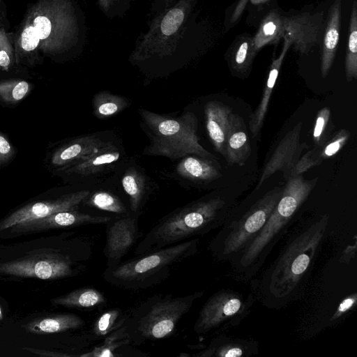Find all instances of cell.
Listing matches in <instances>:
<instances>
[{
    "instance_id": "6da1fadb",
    "label": "cell",
    "mask_w": 357,
    "mask_h": 357,
    "mask_svg": "<svg viewBox=\"0 0 357 357\" xmlns=\"http://www.w3.org/2000/svg\"><path fill=\"white\" fill-rule=\"evenodd\" d=\"M198 0H178L153 16L146 31L136 38L128 61L146 82L184 68L196 53L198 28L195 8Z\"/></svg>"
},
{
    "instance_id": "7a4b0ae2",
    "label": "cell",
    "mask_w": 357,
    "mask_h": 357,
    "mask_svg": "<svg viewBox=\"0 0 357 357\" xmlns=\"http://www.w3.org/2000/svg\"><path fill=\"white\" fill-rule=\"evenodd\" d=\"M328 224L324 214L294 228L277 257L259 278L251 280L255 300L280 309L303 296Z\"/></svg>"
},
{
    "instance_id": "3957f363",
    "label": "cell",
    "mask_w": 357,
    "mask_h": 357,
    "mask_svg": "<svg viewBox=\"0 0 357 357\" xmlns=\"http://www.w3.org/2000/svg\"><path fill=\"white\" fill-rule=\"evenodd\" d=\"M222 196L204 197L177 208L160 218L137 245L134 255H143L220 228L231 211Z\"/></svg>"
},
{
    "instance_id": "277c9868",
    "label": "cell",
    "mask_w": 357,
    "mask_h": 357,
    "mask_svg": "<svg viewBox=\"0 0 357 357\" xmlns=\"http://www.w3.org/2000/svg\"><path fill=\"white\" fill-rule=\"evenodd\" d=\"M317 181L318 178L305 180L302 176L287 180L261 231L244 251L229 263L230 273L234 280L249 281L257 275L277 243L286 234L291 220Z\"/></svg>"
},
{
    "instance_id": "5b68a950",
    "label": "cell",
    "mask_w": 357,
    "mask_h": 357,
    "mask_svg": "<svg viewBox=\"0 0 357 357\" xmlns=\"http://www.w3.org/2000/svg\"><path fill=\"white\" fill-rule=\"evenodd\" d=\"M282 189L273 188L248 205L231 210L207 247L215 261L229 264L244 251L264 227Z\"/></svg>"
},
{
    "instance_id": "8992f818",
    "label": "cell",
    "mask_w": 357,
    "mask_h": 357,
    "mask_svg": "<svg viewBox=\"0 0 357 357\" xmlns=\"http://www.w3.org/2000/svg\"><path fill=\"white\" fill-rule=\"evenodd\" d=\"M199 241L192 238L155 251L135 256L107 267L102 278L107 282L126 289H143L166 280L178 264L196 255Z\"/></svg>"
},
{
    "instance_id": "52a82bcc",
    "label": "cell",
    "mask_w": 357,
    "mask_h": 357,
    "mask_svg": "<svg viewBox=\"0 0 357 357\" xmlns=\"http://www.w3.org/2000/svg\"><path fill=\"white\" fill-rule=\"evenodd\" d=\"M203 295V291L179 296L160 294L144 301L127 314L122 325L128 343L140 345L170 337L181 318Z\"/></svg>"
},
{
    "instance_id": "ba28073f",
    "label": "cell",
    "mask_w": 357,
    "mask_h": 357,
    "mask_svg": "<svg viewBox=\"0 0 357 357\" xmlns=\"http://www.w3.org/2000/svg\"><path fill=\"white\" fill-rule=\"evenodd\" d=\"M139 114L141 127L150 140L143 154L164 156L171 160L188 155L216 159L199 144L198 119L193 112L170 116L139 108Z\"/></svg>"
},
{
    "instance_id": "9c48e42d",
    "label": "cell",
    "mask_w": 357,
    "mask_h": 357,
    "mask_svg": "<svg viewBox=\"0 0 357 357\" xmlns=\"http://www.w3.org/2000/svg\"><path fill=\"white\" fill-rule=\"evenodd\" d=\"M25 20L40 40L39 50L45 53H63L80 41L81 24L70 0H40Z\"/></svg>"
},
{
    "instance_id": "30bf717a",
    "label": "cell",
    "mask_w": 357,
    "mask_h": 357,
    "mask_svg": "<svg viewBox=\"0 0 357 357\" xmlns=\"http://www.w3.org/2000/svg\"><path fill=\"white\" fill-rule=\"evenodd\" d=\"M255 301L252 292L243 294L231 289H220L203 305L194 331L204 335L236 327L250 314Z\"/></svg>"
},
{
    "instance_id": "8fae6325",
    "label": "cell",
    "mask_w": 357,
    "mask_h": 357,
    "mask_svg": "<svg viewBox=\"0 0 357 357\" xmlns=\"http://www.w3.org/2000/svg\"><path fill=\"white\" fill-rule=\"evenodd\" d=\"M92 255L75 256L63 252H51L26 257L0 264V272L13 275L33 277L43 280L75 275L84 271L83 264Z\"/></svg>"
},
{
    "instance_id": "7c38bea8",
    "label": "cell",
    "mask_w": 357,
    "mask_h": 357,
    "mask_svg": "<svg viewBox=\"0 0 357 357\" xmlns=\"http://www.w3.org/2000/svg\"><path fill=\"white\" fill-rule=\"evenodd\" d=\"M141 213L114 216L106 223V242L103 254L107 267L120 262L139 237V217Z\"/></svg>"
},
{
    "instance_id": "4fadbf2b",
    "label": "cell",
    "mask_w": 357,
    "mask_h": 357,
    "mask_svg": "<svg viewBox=\"0 0 357 357\" xmlns=\"http://www.w3.org/2000/svg\"><path fill=\"white\" fill-rule=\"evenodd\" d=\"M110 142L98 133L73 138L53 149L47 156L45 164L50 172L63 173Z\"/></svg>"
},
{
    "instance_id": "5bb4252c",
    "label": "cell",
    "mask_w": 357,
    "mask_h": 357,
    "mask_svg": "<svg viewBox=\"0 0 357 357\" xmlns=\"http://www.w3.org/2000/svg\"><path fill=\"white\" fill-rule=\"evenodd\" d=\"M91 192L82 190L63 195L55 199L42 200L28 204L17 209L0 222V231L24 222L45 218L53 213L77 210Z\"/></svg>"
},
{
    "instance_id": "9a60e30c",
    "label": "cell",
    "mask_w": 357,
    "mask_h": 357,
    "mask_svg": "<svg viewBox=\"0 0 357 357\" xmlns=\"http://www.w3.org/2000/svg\"><path fill=\"white\" fill-rule=\"evenodd\" d=\"M301 130L302 123L298 122L280 141L262 169L257 185V190L276 172L282 171L284 176L287 178L289 171L301 156L303 151L307 147L305 143L300 142Z\"/></svg>"
},
{
    "instance_id": "2e32d148",
    "label": "cell",
    "mask_w": 357,
    "mask_h": 357,
    "mask_svg": "<svg viewBox=\"0 0 357 357\" xmlns=\"http://www.w3.org/2000/svg\"><path fill=\"white\" fill-rule=\"evenodd\" d=\"M283 38L302 54H307L317 43L318 36L323 23V13L284 17Z\"/></svg>"
},
{
    "instance_id": "e0dca14e",
    "label": "cell",
    "mask_w": 357,
    "mask_h": 357,
    "mask_svg": "<svg viewBox=\"0 0 357 357\" xmlns=\"http://www.w3.org/2000/svg\"><path fill=\"white\" fill-rule=\"evenodd\" d=\"M122 148L111 142L102 149L67 169L63 174L80 180H90L114 168L123 159Z\"/></svg>"
},
{
    "instance_id": "ac0fdd59",
    "label": "cell",
    "mask_w": 357,
    "mask_h": 357,
    "mask_svg": "<svg viewBox=\"0 0 357 357\" xmlns=\"http://www.w3.org/2000/svg\"><path fill=\"white\" fill-rule=\"evenodd\" d=\"M114 216L96 215L77 210L60 211L45 218L35 219L15 226L19 230L30 231L63 228L87 225L106 224Z\"/></svg>"
},
{
    "instance_id": "d6986e66",
    "label": "cell",
    "mask_w": 357,
    "mask_h": 357,
    "mask_svg": "<svg viewBox=\"0 0 357 357\" xmlns=\"http://www.w3.org/2000/svg\"><path fill=\"white\" fill-rule=\"evenodd\" d=\"M259 353L258 342L253 339L219 334L198 353L197 357H250Z\"/></svg>"
},
{
    "instance_id": "ffe728a7",
    "label": "cell",
    "mask_w": 357,
    "mask_h": 357,
    "mask_svg": "<svg viewBox=\"0 0 357 357\" xmlns=\"http://www.w3.org/2000/svg\"><path fill=\"white\" fill-rule=\"evenodd\" d=\"M232 109L221 102L212 100L204 106L206 129L215 151L225 157V143Z\"/></svg>"
},
{
    "instance_id": "44dd1931",
    "label": "cell",
    "mask_w": 357,
    "mask_h": 357,
    "mask_svg": "<svg viewBox=\"0 0 357 357\" xmlns=\"http://www.w3.org/2000/svg\"><path fill=\"white\" fill-rule=\"evenodd\" d=\"M250 154V145L243 119L232 112L226 138L225 158L230 165L242 166Z\"/></svg>"
},
{
    "instance_id": "7402d4cb",
    "label": "cell",
    "mask_w": 357,
    "mask_h": 357,
    "mask_svg": "<svg viewBox=\"0 0 357 357\" xmlns=\"http://www.w3.org/2000/svg\"><path fill=\"white\" fill-rule=\"evenodd\" d=\"M342 1L335 0L331 6L322 44L321 72L323 77L329 73L335 60L341 29Z\"/></svg>"
},
{
    "instance_id": "603a6c76",
    "label": "cell",
    "mask_w": 357,
    "mask_h": 357,
    "mask_svg": "<svg viewBox=\"0 0 357 357\" xmlns=\"http://www.w3.org/2000/svg\"><path fill=\"white\" fill-rule=\"evenodd\" d=\"M291 46L288 40L284 38L282 51L278 58L273 60L270 66L267 80L259 105L251 114L249 127L254 138L259 139L264 121L268 111L269 100L271 97L280 68L285 55Z\"/></svg>"
},
{
    "instance_id": "cb8c5ba5",
    "label": "cell",
    "mask_w": 357,
    "mask_h": 357,
    "mask_svg": "<svg viewBox=\"0 0 357 357\" xmlns=\"http://www.w3.org/2000/svg\"><path fill=\"white\" fill-rule=\"evenodd\" d=\"M174 172L179 178L197 183L210 182L222 176L215 160L197 155L181 158Z\"/></svg>"
},
{
    "instance_id": "d4e9b609",
    "label": "cell",
    "mask_w": 357,
    "mask_h": 357,
    "mask_svg": "<svg viewBox=\"0 0 357 357\" xmlns=\"http://www.w3.org/2000/svg\"><path fill=\"white\" fill-rule=\"evenodd\" d=\"M121 185L130 202V211L141 213L149 195L145 175L135 167H129L121 178Z\"/></svg>"
},
{
    "instance_id": "484cf974",
    "label": "cell",
    "mask_w": 357,
    "mask_h": 357,
    "mask_svg": "<svg viewBox=\"0 0 357 357\" xmlns=\"http://www.w3.org/2000/svg\"><path fill=\"white\" fill-rule=\"evenodd\" d=\"M284 20V17L277 10H271L264 18L253 37L257 51L267 45L275 44L283 38Z\"/></svg>"
},
{
    "instance_id": "4316f807",
    "label": "cell",
    "mask_w": 357,
    "mask_h": 357,
    "mask_svg": "<svg viewBox=\"0 0 357 357\" xmlns=\"http://www.w3.org/2000/svg\"><path fill=\"white\" fill-rule=\"evenodd\" d=\"M105 296L98 290L91 287L75 289L54 300V303L68 307L95 309L105 305Z\"/></svg>"
},
{
    "instance_id": "83f0119b",
    "label": "cell",
    "mask_w": 357,
    "mask_h": 357,
    "mask_svg": "<svg viewBox=\"0 0 357 357\" xmlns=\"http://www.w3.org/2000/svg\"><path fill=\"white\" fill-rule=\"evenodd\" d=\"M84 325L85 322L80 317L64 314L37 319L29 325L28 330L36 333H52L76 329Z\"/></svg>"
},
{
    "instance_id": "f1b7e54d",
    "label": "cell",
    "mask_w": 357,
    "mask_h": 357,
    "mask_svg": "<svg viewBox=\"0 0 357 357\" xmlns=\"http://www.w3.org/2000/svg\"><path fill=\"white\" fill-rule=\"evenodd\" d=\"M92 103L94 115L105 119L121 112L130 105V101L124 96L103 91L94 95Z\"/></svg>"
},
{
    "instance_id": "f546056e",
    "label": "cell",
    "mask_w": 357,
    "mask_h": 357,
    "mask_svg": "<svg viewBox=\"0 0 357 357\" xmlns=\"http://www.w3.org/2000/svg\"><path fill=\"white\" fill-rule=\"evenodd\" d=\"M257 52L253 37L239 36L231 48L229 61L231 68L238 73H245L251 67Z\"/></svg>"
},
{
    "instance_id": "4dcf8cb0",
    "label": "cell",
    "mask_w": 357,
    "mask_h": 357,
    "mask_svg": "<svg viewBox=\"0 0 357 357\" xmlns=\"http://www.w3.org/2000/svg\"><path fill=\"white\" fill-rule=\"evenodd\" d=\"M82 204L90 207L115 214L116 216L127 215L131 213L121 199L112 192L98 190L89 195Z\"/></svg>"
},
{
    "instance_id": "1f68e13d",
    "label": "cell",
    "mask_w": 357,
    "mask_h": 357,
    "mask_svg": "<svg viewBox=\"0 0 357 357\" xmlns=\"http://www.w3.org/2000/svg\"><path fill=\"white\" fill-rule=\"evenodd\" d=\"M344 68L347 81L357 78V2L353 3Z\"/></svg>"
},
{
    "instance_id": "d6a6232c",
    "label": "cell",
    "mask_w": 357,
    "mask_h": 357,
    "mask_svg": "<svg viewBox=\"0 0 357 357\" xmlns=\"http://www.w3.org/2000/svg\"><path fill=\"white\" fill-rule=\"evenodd\" d=\"M32 88L31 83L23 79L0 80V103L8 106L15 105L30 93Z\"/></svg>"
},
{
    "instance_id": "836d02e7",
    "label": "cell",
    "mask_w": 357,
    "mask_h": 357,
    "mask_svg": "<svg viewBox=\"0 0 357 357\" xmlns=\"http://www.w3.org/2000/svg\"><path fill=\"white\" fill-rule=\"evenodd\" d=\"M126 317L127 314H124L120 310H109L97 317L92 328V333L98 337H106L121 328Z\"/></svg>"
},
{
    "instance_id": "e575fe53",
    "label": "cell",
    "mask_w": 357,
    "mask_h": 357,
    "mask_svg": "<svg viewBox=\"0 0 357 357\" xmlns=\"http://www.w3.org/2000/svg\"><path fill=\"white\" fill-rule=\"evenodd\" d=\"M322 159L319 157V150H310L298 159L291 170L289 171L287 180L292 177L302 176V174L311 169L312 167L319 165Z\"/></svg>"
},
{
    "instance_id": "d590c367",
    "label": "cell",
    "mask_w": 357,
    "mask_h": 357,
    "mask_svg": "<svg viewBox=\"0 0 357 357\" xmlns=\"http://www.w3.org/2000/svg\"><path fill=\"white\" fill-rule=\"evenodd\" d=\"M135 0H96L101 11L109 18L122 17Z\"/></svg>"
},
{
    "instance_id": "8d00e7d4",
    "label": "cell",
    "mask_w": 357,
    "mask_h": 357,
    "mask_svg": "<svg viewBox=\"0 0 357 357\" xmlns=\"http://www.w3.org/2000/svg\"><path fill=\"white\" fill-rule=\"evenodd\" d=\"M349 137V132L348 130H340L329 142L324 144L321 148L317 149L319 157L323 160L335 155L345 145Z\"/></svg>"
},
{
    "instance_id": "74e56055",
    "label": "cell",
    "mask_w": 357,
    "mask_h": 357,
    "mask_svg": "<svg viewBox=\"0 0 357 357\" xmlns=\"http://www.w3.org/2000/svg\"><path fill=\"white\" fill-rule=\"evenodd\" d=\"M330 116L331 109L328 107H324L317 113L313 129V139L317 146V149L321 148L325 144L324 135L328 126Z\"/></svg>"
},
{
    "instance_id": "f35d334b",
    "label": "cell",
    "mask_w": 357,
    "mask_h": 357,
    "mask_svg": "<svg viewBox=\"0 0 357 357\" xmlns=\"http://www.w3.org/2000/svg\"><path fill=\"white\" fill-rule=\"evenodd\" d=\"M13 53L10 42L3 29H0V68L8 70L12 65Z\"/></svg>"
},
{
    "instance_id": "ab89813d",
    "label": "cell",
    "mask_w": 357,
    "mask_h": 357,
    "mask_svg": "<svg viewBox=\"0 0 357 357\" xmlns=\"http://www.w3.org/2000/svg\"><path fill=\"white\" fill-rule=\"evenodd\" d=\"M15 155V148L8 138L0 131V167L11 162Z\"/></svg>"
},
{
    "instance_id": "60d3db41",
    "label": "cell",
    "mask_w": 357,
    "mask_h": 357,
    "mask_svg": "<svg viewBox=\"0 0 357 357\" xmlns=\"http://www.w3.org/2000/svg\"><path fill=\"white\" fill-rule=\"evenodd\" d=\"M357 294L354 293L344 299H343L339 304L336 311L330 320L331 323L335 319L341 318L342 316L346 315L347 312H351L353 308L356 305Z\"/></svg>"
},
{
    "instance_id": "b9f144b4",
    "label": "cell",
    "mask_w": 357,
    "mask_h": 357,
    "mask_svg": "<svg viewBox=\"0 0 357 357\" xmlns=\"http://www.w3.org/2000/svg\"><path fill=\"white\" fill-rule=\"evenodd\" d=\"M177 1L178 0H153L151 3V12L154 16L170 6L174 5Z\"/></svg>"
},
{
    "instance_id": "7bdbcfd3",
    "label": "cell",
    "mask_w": 357,
    "mask_h": 357,
    "mask_svg": "<svg viewBox=\"0 0 357 357\" xmlns=\"http://www.w3.org/2000/svg\"><path fill=\"white\" fill-rule=\"evenodd\" d=\"M248 0H241V1L238 3V6L236 7V12L232 15V20H236L238 16L241 15V13L243 12L244 7L247 3Z\"/></svg>"
},
{
    "instance_id": "ee69618b",
    "label": "cell",
    "mask_w": 357,
    "mask_h": 357,
    "mask_svg": "<svg viewBox=\"0 0 357 357\" xmlns=\"http://www.w3.org/2000/svg\"><path fill=\"white\" fill-rule=\"evenodd\" d=\"M250 1L252 4L258 5V4L264 3L270 0H250Z\"/></svg>"
},
{
    "instance_id": "f6af8a7d",
    "label": "cell",
    "mask_w": 357,
    "mask_h": 357,
    "mask_svg": "<svg viewBox=\"0 0 357 357\" xmlns=\"http://www.w3.org/2000/svg\"><path fill=\"white\" fill-rule=\"evenodd\" d=\"M2 318V312H1V307H0V319Z\"/></svg>"
},
{
    "instance_id": "bcb514c9",
    "label": "cell",
    "mask_w": 357,
    "mask_h": 357,
    "mask_svg": "<svg viewBox=\"0 0 357 357\" xmlns=\"http://www.w3.org/2000/svg\"><path fill=\"white\" fill-rule=\"evenodd\" d=\"M0 3H1V0H0Z\"/></svg>"
}]
</instances>
